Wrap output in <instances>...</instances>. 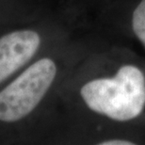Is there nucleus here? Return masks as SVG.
Masks as SVG:
<instances>
[{"instance_id":"f03ea898","label":"nucleus","mask_w":145,"mask_h":145,"mask_svg":"<svg viewBox=\"0 0 145 145\" xmlns=\"http://www.w3.org/2000/svg\"><path fill=\"white\" fill-rule=\"evenodd\" d=\"M65 121L145 127V57L118 39L95 48L60 91L54 130Z\"/></svg>"},{"instance_id":"0eeeda50","label":"nucleus","mask_w":145,"mask_h":145,"mask_svg":"<svg viewBox=\"0 0 145 145\" xmlns=\"http://www.w3.org/2000/svg\"><path fill=\"white\" fill-rule=\"evenodd\" d=\"M84 2H86L89 7H92V6H95L96 8L100 7L101 5L105 4L109 0H83Z\"/></svg>"},{"instance_id":"423d86ee","label":"nucleus","mask_w":145,"mask_h":145,"mask_svg":"<svg viewBox=\"0 0 145 145\" xmlns=\"http://www.w3.org/2000/svg\"><path fill=\"white\" fill-rule=\"evenodd\" d=\"M81 0H0V33Z\"/></svg>"},{"instance_id":"7ed1b4c3","label":"nucleus","mask_w":145,"mask_h":145,"mask_svg":"<svg viewBox=\"0 0 145 145\" xmlns=\"http://www.w3.org/2000/svg\"><path fill=\"white\" fill-rule=\"evenodd\" d=\"M89 6L74 3L0 33V88L53 46L94 25Z\"/></svg>"},{"instance_id":"20e7f679","label":"nucleus","mask_w":145,"mask_h":145,"mask_svg":"<svg viewBox=\"0 0 145 145\" xmlns=\"http://www.w3.org/2000/svg\"><path fill=\"white\" fill-rule=\"evenodd\" d=\"M49 144L142 145L145 127L102 121H65L56 127Z\"/></svg>"},{"instance_id":"39448f33","label":"nucleus","mask_w":145,"mask_h":145,"mask_svg":"<svg viewBox=\"0 0 145 145\" xmlns=\"http://www.w3.org/2000/svg\"><path fill=\"white\" fill-rule=\"evenodd\" d=\"M97 10L98 25L119 40L136 42L145 52V0H109Z\"/></svg>"},{"instance_id":"f257e3e1","label":"nucleus","mask_w":145,"mask_h":145,"mask_svg":"<svg viewBox=\"0 0 145 145\" xmlns=\"http://www.w3.org/2000/svg\"><path fill=\"white\" fill-rule=\"evenodd\" d=\"M114 37L93 27L53 46L0 88V144L47 143L59 93L78 64Z\"/></svg>"}]
</instances>
